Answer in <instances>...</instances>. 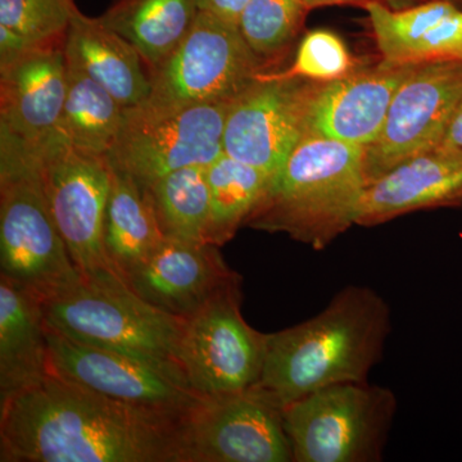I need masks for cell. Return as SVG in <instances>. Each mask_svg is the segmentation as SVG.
I'll return each mask as SVG.
<instances>
[{
	"label": "cell",
	"instance_id": "obj_1",
	"mask_svg": "<svg viewBox=\"0 0 462 462\" xmlns=\"http://www.w3.org/2000/svg\"><path fill=\"white\" fill-rule=\"evenodd\" d=\"M51 373L0 407L2 462H188L185 420Z\"/></svg>",
	"mask_w": 462,
	"mask_h": 462
},
{
	"label": "cell",
	"instance_id": "obj_2",
	"mask_svg": "<svg viewBox=\"0 0 462 462\" xmlns=\"http://www.w3.org/2000/svg\"><path fill=\"white\" fill-rule=\"evenodd\" d=\"M391 330L387 300L372 288L348 285L309 320L266 334L257 385L284 407L319 389L367 382Z\"/></svg>",
	"mask_w": 462,
	"mask_h": 462
},
{
	"label": "cell",
	"instance_id": "obj_3",
	"mask_svg": "<svg viewBox=\"0 0 462 462\" xmlns=\"http://www.w3.org/2000/svg\"><path fill=\"white\" fill-rule=\"evenodd\" d=\"M365 148L305 135L270 179L245 226L325 249L357 221L366 189Z\"/></svg>",
	"mask_w": 462,
	"mask_h": 462
},
{
	"label": "cell",
	"instance_id": "obj_4",
	"mask_svg": "<svg viewBox=\"0 0 462 462\" xmlns=\"http://www.w3.org/2000/svg\"><path fill=\"white\" fill-rule=\"evenodd\" d=\"M0 275L42 302L84 279L51 216L41 161L5 135H0Z\"/></svg>",
	"mask_w": 462,
	"mask_h": 462
},
{
	"label": "cell",
	"instance_id": "obj_5",
	"mask_svg": "<svg viewBox=\"0 0 462 462\" xmlns=\"http://www.w3.org/2000/svg\"><path fill=\"white\" fill-rule=\"evenodd\" d=\"M42 309L47 327L67 338L182 373L179 345L184 319L149 303L118 273L84 278L42 302Z\"/></svg>",
	"mask_w": 462,
	"mask_h": 462
},
{
	"label": "cell",
	"instance_id": "obj_6",
	"mask_svg": "<svg viewBox=\"0 0 462 462\" xmlns=\"http://www.w3.org/2000/svg\"><path fill=\"white\" fill-rule=\"evenodd\" d=\"M392 389L342 383L282 407L293 462H378L397 412Z\"/></svg>",
	"mask_w": 462,
	"mask_h": 462
},
{
	"label": "cell",
	"instance_id": "obj_7",
	"mask_svg": "<svg viewBox=\"0 0 462 462\" xmlns=\"http://www.w3.org/2000/svg\"><path fill=\"white\" fill-rule=\"evenodd\" d=\"M231 103L175 106L145 100L125 108L109 165L145 188L176 170L208 166L224 153Z\"/></svg>",
	"mask_w": 462,
	"mask_h": 462
},
{
	"label": "cell",
	"instance_id": "obj_8",
	"mask_svg": "<svg viewBox=\"0 0 462 462\" xmlns=\"http://www.w3.org/2000/svg\"><path fill=\"white\" fill-rule=\"evenodd\" d=\"M269 63L249 48L238 26L200 11L171 56L149 71L147 100L175 106L231 102L264 74Z\"/></svg>",
	"mask_w": 462,
	"mask_h": 462
},
{
	"label": "cell",
	"instance_id": "obj_9",
	"mask_svg": "<svg viewBox=\"0 0 462 462\" xmlns=\"http://www.w3.org/2000/svg\"><path fill=\"white\" fill-rule=\"evenodd\" d=\"M33 153L41 161L42 187L54 223L79 272L84 278L118 273L105 247L111 187L107 157L84 153L58 136Z\"/></svg>",
	"mask_w": 462,
	"mask_h": 462
},
{
	"label": "cell",
	"instance_id": "obj_10",
	"mask_svg": "<svg viewBox=\"0 0 462 462\" xmlns=\"http://www.w3.org/2000/svg\"><path fill=\"white\" fill-rule=\"evenodd\" d=\"M242 282L221 291L184 319L179 364L199 396H217L260 382L266 334L242 315Z\"/></svg>",
	"mask_w": 462,
	"mask_h": 462
},
{
	"label": "cell",
	"instance_id": "obj_11",
	"mask_svg": "<svg viewBox=\"0 0 462 462\" xmlns=\"http://www.w3.org/2000/svg\"><path fill=\"white\" fill-rule=\"evenodd\" d=\"M461 99L462 60L413 67L394 94L379 135L365 148L367 185L404 161L439 147Z\"/></svg>",
	"mask_w": 462,
	"mask_h": 462
},
{
	"label": "cell",
	"instance_id": "obj_12",
	"mask_svg": "<svg viewBox=\"0 0 462 462\" xmlns=\"http://www.w3.org/2000/svg\"><path fill=\"white\" fill-rule=\"evenodd\" d=\"M188 462H291L282 407L258 385L202 396L185 420Z\"/></svg>",
	"mask_w": 462,
	"mask_h": 462
},
{
	"label": "cell",
	"instance_id": "obj_13",
	"mask_svg": "<svg viewBox=\"0 0 462 462\" xmlns=\"http://www.w3.org/2000/svg\"><path fill=\"white\" fill-rule=\"evenodd\" d=\"M47 339L51 373L112 400L182 415L202 397L179 370L84 345L48 327Z\"/></svg>",
	"mask_w": 462,
	"mask_h": 462
},
{
	"label": "cell",
	"instance_id": "obj_14",
	"mask_svg": "<svg viewBox=\"0 0 462 462\" xmlns=\"http://www.w3.org/2000/svg\"><path fill=\"white\" fill-rule=\"evenodd\" d=\"M309 87L306 79L261 75L231 103L224 153L273 178L305 136Z\"/></svg>",
	"mask_w": 462,
	"mask_h": 462
},
{
	"label": "cell",
	"instance_id": "obj_15",
	"mask_svg": "<svg viewBox=\"0 0 462 462\" xmlns=\"http://www.w3.org/2000/svg\"><path fill=\"white\" fill-rule=\"evenodd\" d=\"M416 65L382 58L378 65L356 69L337 80H310L305 135L369 147L382 130L394 94Z\"/></svg>",
	"mask_w": 462,
	"mask_h": 462
},
{
	"label": "cell",
	"instance_id": "obj_16",
	"mask_svg": "<svg viewBox=\"0 0 462 462\" xmlns=\"http://www.w3.org/2000/svg\"><path fill=\"white\" fill-rule=\"evenodd\" d=\"M66 88L63 42L33 48L0 66V134L32 152L54 141Z\"/></svg>",
	"mask_w": 462,
	"mask_h": 462
},
{
	"label": "cell",
	"instance_id": "obj_17",
	"mask_svg": "<svg viewBox=\"0 0 462 462\" xmlns=\"http://www.w3.org/2000/svg\"><path fill=\"white\" fill-rule=\"evenodd\" d=\"M217 245L166 238L126 282L152 305L180 319L202 309L221 291L242 282Z\"/></svg>",
	"mask_w": 462,
	"mask_h": 462
},
{
	"label": "cell",
	"instance_id": "obj_18",
	"mask_svg": "<svg viewBox=\"0 0 462 462\" xmlns=\"http://www.w3.org/2000/svg\"><path fill=\"white\" fill-rule=\"evenodd\" d=\"M462 207V156L434 149L370 182L356 225L375 226L422 209Z\"/></svg>",
	"mask_w": 462,
	"mask_h": 462
},
{
	"label": "cell",
	"instance_id": "obj_19",
	"mask_svg": "<svg viewBox=\"0 0 462 462\" xmlns=\"http://www.w3.org/2000/svg\"><path fill=\"white\" fill-rule=\"evenodd\" d=\"M383 60L416 65L431 60H462V8L448 0H427L393 9L365 5Z\"/></svg>",
	"mask_w": 462,
	"mask_h": 462
},
{
	"label": "cell",
	"instance_id": "obj_20",
	"mask_svg": "<svg viewBox=\"0 0 462 462\" xmlns=\"http://www.w3.org/2000/svg\"><path fill=\"white\" fill-rule=\"evenodd\" d=\"M50 374L42 300L0 275V407Z\"/></svg>",
	"mask_w": 462,
	"mask_h": 462
},
{
	"label": "cell",
	"instance_id": "obj_21",
	"mask_svg": "<svg viewBox=\"0 0 462 462\" xmlns=\"http://www.w3.org/2000/svg\"><path fill=\"white\" fill-rule=\"evenodd\" d=\"M66 60L105 88L125 108L151 96L144 60L133 44L103 23L76 12L63 41Z\"/></svg>",
	"mask_w": 462,
	"mask_h": 462
},
{
	"label": "cell",
	"instance_id": "obj_22",
	"mask_svg": "<svg viewBox=\"0 0 462 462\" xmlns=\"http://www.w3.org/2000/svg\"><path fill=\"white\" fill-rule=\"evenodd\" d=\"M109 163V162H108ZM111 167V187L105 215V247L117 273L126 281L165 239L153 197L129 173Z\"/></svg>",
	"mask_w": 462,
	"mask_h": 462
},
{
	"label": "cell",
	"instance_id": "obj_23",
	"mask_svg": "<svg viewBox=\"0 0 462 462\" xmlns=\"http://www.w3.org/2000/svg\"><path fill=\"white\" fill-rule=\"evenodd\" d=\"M200 11V0H116L100 18L135 47L149 72L187 38Z\"/></svg>",
	"mask_w": 462,
	"mask_h": 462
},
{
	"label": "cell",
	"instance_id": "obj_24",
	"mask_svg": "<svg viewBox=\"0 0 462 462\" xmlns=\"http://www.w3.org/2000/svg\"><path fill=\"white\" fill-rule=\"evenodd\" d=\"M66 83L58 138L84 153L107 157L123 126L124 106L67 60Z\"/></svg>",
	"mask_w": 462,
	"mask_h": 462
},
{
	"label": "cell",
	"instance_id": "obj_25",
	"mask_svg": "<svg viewBox=\"0 0 462 462\" xmlns=\"http://www.w3.org/2000/svg\"><path fill=\"white\" fill-rule=\"evenodd\" d=\"M206 176L211 197L208 243L221 247L245 224L272 176L226 153L206 167Z\"/></svg>",
	"mask_w": 462,
	"mask_h": 462
},
{
	"label": "cell",
	"instance_id": "obj_26",
	"mask_svg": "<svg viewBox=\"0 0 462 462\" xmlns=\"http://www.w3.org/2000/svg\"><path fill=\"white\" fill-rule=\"evenodd\" d=\"M206 167L176 170L148 188L166 238L208 243L211 197Z\"/></svg>",
	"mask_w": 462,
	"mask_h": 462
},
{
	"label": "cell",
	"instance_id": "obj_27",
	"mask_svg": "<svg viewBox=\"0 0 462 462\" xmlns=\"http://www.w3.org/2000/svg\"><path fill=\"white\" fill-rule=\"evenodd\" d=\"M307 12L303 0H249L238 27L249 48L273 62L296 38Z\"/></svg>",
	"mask_w": 462,
	"mask_h": 462
},
{
	"label": "cell",
	"instance_id": "obj_28",
	"mask_svg": "<svg viewBox=\"0 0 462 462\" xmlns=\"http://www.w3.org/2000/svg\"><path fill=\"white\" fill-rule=\"evenodd\" d=\"M78 11L74 0H0V26L42 47L65 41Z\"/></svg>",
	"mask_w": 462,
	"mask_h": 462
},
{
	"label": "cell",
	"instance_id": "obj_29",
	"mask_svg": "<svg viewBox=\"0 0 462 462\" xmlns=\"http://www.w3.org/2000/svg\"><path fill=\"white\" fill-rule=\"evenodd\" d=\"M356 69L352 54L337 33L314 30L306 33L293 65L281 75L325 83L351 74Z\"/></svg>",
	"mask_w": 462,
	"mask_h": 462
},
{
	"label": "cell",
	"instance_id": "obj_30",
	"mask_svg": "<svg viewBox=\"0 0 462 462\" xmlns=\"http://www.w3.org/2000/svg\"><path fill=\"white\" fill-rule=\"evenodd\" d=\"M249 0H200V9L238 26L240 14Z\"/></svg>",
	"mask_w": 462,
	"mask_h": 462
},
{
	"label": "cell",
	"instance_id": "obj_31",
	"mask_svg": "<svg viewBox=\"0 0 462 462\" xmlns=\"http://www.w3.org/2000/svg\"><path fill=\"white\" fill-rule=\"evenodd\" d=\"M438 149L462 156V99L452 115L445 136Z\"/></svg>",
	"mask_w": 462,
	"mask_h": 462
},
{
	"label": "cell",
	"instance_id": "obj_32",
	"mask_svg": "<svg viewBox=\"0 0 462 462\" xmlns=\"http://www.w3.org/2000/svg\"><path fill=\"white\" fill-rule=\"evenodd\" d=\"M305 5L309 11L312 9H318L322 7H331V5H370V3H380V5H388V3L392 2H413L421 3L427 2V0H303Z\"/></svg>",
	"mask_w": 462,
	"mask_h": 462
},
{
	"label": "cell",
	"instance_id": "obj_33",
	"mask_svg": "<svg viewBox=\"0 0 462 462\" xmlns=\"http://www.w3.org/2000/svg\"><path fill=\"white\" fill-rule=\"evenodd\" d=\"M448 2L454 3L457 7L462 8V0H448Z\"/></svg>",
	"mask_w": 462,
	"mask_h": 462
}]
</instances>
